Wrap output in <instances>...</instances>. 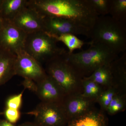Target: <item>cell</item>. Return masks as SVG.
Segmentation results:
<instances>
[{"label":"cell","mask_w":126,"mask_h":126,"mask_svg":"<svg viewBox=\"0 0 126 126\" xmlns=\"http://www.w3.org/2000/svg\"><path fill=\"white\" fill-rule=\"evenodd\" d=\"M43 16L65 18L92 30L99 16L90 0H29Z\"/></svg>","instance_id":"6da1fadb"},{"label":"cell","mask_w":126,"mask_h":126,"mask_svg":"<svg viewBox=\"0 0 126 126\" xmlns=\"http://www.w3.org/2000/svg\"><path fill=\"white\" fill-rule=\"evenodd\" d=\"M89 44L90 46L86 50L65 53L68 61L83 78L89 77L98 68L110 64L118 56V54L103 45Z\"/></svg>","instance_id":"7a4b0ae2"},{"label":"cell","mask_w":126,"mask_h":126,"mask_svg":"<svg viewBox=\"0 0 126 126\" xmlns=\"http://www.w3.org/2000/svg\"><path fill=\"white\" fill-rule=\"evenodd\" d=\"M89 43L105 46L119 54L126 49V23L110 16H98L92 29Z\"/></svg>","instance_id":"3957f363"},{"label":"cell","mask_w":126,"mask_h":126,"mask_svg":"<svg viewBox=\"0 0 126 126\" xmlns=\"http://www.w3.org/2000/svg\"><path fill=\"white\" fill-rule=\"evenodd\" d=\"M65 51L46 63V74L56 81L65 96L81 94L83 78L68 61Z\"/></svg>","instance_id":"277c9868"},{"label":"cell","mask_w":126,"mask_h":126,"mask_svg":"<svg viewBox=\"0 0 126 126\" xmlns=\"http://www.w3.org/2000/svg\"><path fill=\"white\" fill-rule=\"evenodd\" d=\"M58 41L45 31L27 34L24 50L40 63L49 61L63 54L65 50L60 48Z\"/></svg>","instance_id":"5b68a950"},{"label":"cell","mask_w":126,"mask_h":126,"mask_svg":"<svg viewBox=\"0 0 126 126\" xmlns=\"http://www.w3.org/2000/svg\"><path fill=\"white\" fill-rule=\"evenodd\" d=\"M28 114L38 126H65L68 119L62 103L41 102Z\"/></svg>","instance_id":"8992f818"},{"label":"cell","mask_w":126,"mask_h":126,"mask_svg":"<svg viewBox=\"0 0 126 126\" xmlns=\"http://www.w3.org/2000/svg\"><path fill=\"white\" fill-rule=\"evenodd\" d=\"M44 31L50 35L69 34L83 35L90 38L91 30L65 18L44 16Z\"/></svg>","instance_id":"52a82bcc"},{"label":"cell","mask_w":126,"mask_h":126,"mask_svg":"<svg viewBox=\"0 0 126 126\" xmlns=\"http://www.w3.org/2000/svg\"><path fill=\"white\" fill-rule=\"evenodd\" d=\"M3 20L0 30V47L16 55L24 50L27 34L11 21Z\"/></svg>","instance_id":"ba28073f"},{"label":"cell","mask_w":126,"mask_h":126,"mask_svg":"<svg viewBox=\"0 0 126 126\" xmlns=\"http://www.w3.org/2000/svg\"><path fill=\"white\" fill-rule=\"evenodd\" d=\"M16 75L29 79L37 82L47 74L40 63L24 50L16 55Z\"/></svg>","instance_id":"9c48e42d"},{"label":"cell","mask_w":126,"mask_h":126,"mask_svg":"<svg viewBox=\"0 0 126 126\" xmlns=\"http://www.w3.org/2000/svg\"><path fill=\"white\" fill-rule=\"evenodd\" d=\"M44 16L33 7L27 5L18 12L11 22L27 34L44 31Z\"/></svg>","instance_id":"30bf717a"},{"label":"cell","mask_w":126,"mask_h":126,"mask_svg":"<svg viewBox=\"0 0 126 126\" xmlns=\"http://www.w3.org/2000/svg\"><path fill=\"white\" fill-rule=\"evenodd\" d=\"M96 103L94 99L78 94L65 96L62 103L68 121L92 110Z\"/></svg>","instance_id":"8fae6325"},{"label":"cell","mask_w":126,"mask_h":126,"mask_svg":"<svg viewBox=\"0 0 126 126\" xmlns=\"http://www.w3.org/2000/svg\"><path fill=\"white\" fill-rule=\"evenodd\" d=\"M35 93L41 102L62 103L65 95L61 88L52 77L47 75L36 82Z\"/></svg>","instance_id":"7c38bea8"},{"label":"cell","mask_w":126,"mask_h":126,"mask_svg":"<svg viewBox=\"0 0 126 126\" xmlns=\"http://www.w3.org/2000/svg\"><path fill=\"white\" fill-rule=\"evenodd\" d=\"M112 78V87L118 94L126 95V54L110 64Z\"/></svg>","instance_id":"4fadbf2b"},{"label":"cell","mask_w":126,"mask_h":126,"mask_svg":"<svg viewBox=\"0 0 126 126\" xmlns=\"http://www.w3.org/2000/svg\"><path fill=\"white\" fill-rule=\"evenodd\" d=\"M105 112L94 108L80 116L68 121L65 126H108Z\"/></svg>","instance_id":"5bb4252c"},{"label":"cell","mask_w":126,"mask_h":126,"mask_svg":"<svg viewBox=\"0 0 126 126\" xmlns=\"http://www.w3.org/2000/svg\"><path fill=\"white\" fill-rule=\"evenodd\" d=\"M16 55L0 47V86L16 75Z\"/></svg>","instance_id":"9a60e30c"},{"label":"cell","mask_w":126,"mask_h":126,"mask_svg":"<svg viewBox=\"0 0 126 126\" xmlns=\"http://www.w3.org/2000/svg\"><path fill=\"white\" fill-rule=\"evenodd\" d=\"M27 0H0V18L11 21L23 7Z\"/></svg>","instance_id":"2e32d148"},{"label":"cell","mask_w":126,"mask_h":126,"mask_svg":"<svg viewBox=\"0 0 126 126\" xmlns=\"http://www.w3.org/2000/svg\"><path fill=\"white\" fill-rule=\"evenodd\" d=\"M110 64L98 68L90 76L86 78L97 84L104 89L112 87V78Z\"/></svg>","instance_id":"e0dca14e"},{"label":"cell","mask_w":126,"mask_h":126,"mask_svg":"<svg viewBox=\"0 0 126 126\" xmlns=\"http://www.w3.org/2000/svg\"><path fill=\"white\" fill-rule=\"evenodd\" d=\"M50 35L55 39L58 42L61 41L67 47L69 50L68 52L70 54L73 53L75 50L81 48L84 44L83 41L78 38L76 35L72 34Z\"/></svg>","instance_id":"ac0fdd59"},{"label":"cell","mask_w":126,"mask_h":126,"mask_svg":"<svg viewBox=\"0 0 126 126\" xmlns=\"http://www.w3.org/2000/svg\"><path fill=\"white\" fill-rule=\"evenodd\" d=\"M83 92L82 95L88 98L96 100L104 89L97 84L84 77L82 81Z\"/></svg>","instance_id":"d6986e66"},{"label":"cell","mask_w":126,"mask_h":126,"mask_svg":"<svg viewBox=\"0 0 126 126\" xmlns=\"http://www.w3.org/2000/svg\"><path fill=\"white\" fill-rule=\"evenodd\" d=\"M109 14L114 19L126 23V0H111Z\"/></svg>","instance_id":"ffe728a7"},{"label":"cell","mask_w":126,"mask_h":126,"mask_svg":"<svg viewBox=\"0 0 126 126\" xmlns=\"http://www.w3.org/2000/svg\"><path fill=\"white\" fill-rule=\"evenodd\" d=\"M126 108V95L117 94L113 97L106 112L109 115H113L124 111Z\"/></svg>","instance_id":"44dd1931"},{"label":"cell","mask_w":126,"mask_h":126,"mask_svg":"<svg viewBox=\"0 0 126 126\" xmlns=\"http://www.w3.org/2000/svg\"><path fill=\"white\" fill-rule=\"evenodd\" d=\"M118 94L117 92L112 87L104 89L96 100V102L99 104L101 110L106 112L113 97Z\"/></svg>","instance_id":"7402d4cb"},{"label":"cell","mask_w":126,"mask_h":126,"mask_svg":"<svg viewBox=\"0 0 126 126\" xmlns=\"http://www.w3.org/2000/svg\"><path fill=\"white\" fill-rule=\"evenodd\" d=\"M95 11L98 15H108L110 11L111 0H90Z\"/></svg>","instance_id":"603a6c76"},{"label":"cell","mask_w":126,"mask_h":126,"mask_svg":"<svg viewBox=\"0 0 126 126\" xmlns=\"http://www.w3.org/2000/svg\"><path fill=\"white\" fill-rule=\"evenodd\" d=\"M24 91L9 97L6 103V108L19 110L22 106Z\"/></svg>","instance_id":"cb8c5ba5"},{"label":"cell","mask_w":126,"mask_h":126,"mask_svg":"<svg viewBox=\"0 0 126 126\" xmlns=\"http://www.w3.org/2000/svg\"><path fill=\"white\" fill-rule=\"evenodd\" d=\"M21 113L19 110L6 108L4 112L5 117L6 120L14 124L18 121L21 117Z\"/></svg>","instance_id":"d4e9b609"},{"label":"cell","mask_w":126,"mask_h":126,"mask_svg":"<svg viewBox=\"0 0 126 126\" xmlns=\"http://www.w3.org/2000/svg\"><path fill=\"white\" fill-rule=\"evenodd\" d=\"M22 85L25 89H29L30 91L35 93L36 92V83L34 81L29 79H24V80L22 83Z\"/></svg>","instance_id":"484cf974"},{"label":"cell","mask_w":126,"mask_h":126,"mask_svg":"<svg viewBox=\"0 0 126 126\" xmlns=\"http://www.w3.org/2000/svg\"><path fill=\"white\" fill-rule=\"evenodd\" d=\"M0 126H16L7 120H2L0 121Z\"/></svg>","instance_id":"4316f807"},{"label":"cell","mask_w":126,"mask_h":126,"mask_svg":"<svg viewBox=\"0 0 126 126\" xmlns=\"http://www.w3.org/2000/svg\"><path fill=\"white\" fill-rule=\"evenodd\" d=\"M38 126L34 122H27L23 123L19 126Z\"/></svg>","instance_id":"83f0119b"},{"label":"cell","mask_w":126,"mask_h":126,"mask_svg":"<svg viewBox=\"0 0 126 126\" xmlns=\"http://www.w3.org/2000/svg\"><path fill=\"white\" fill-rule=\"evenodd\" d=\"M3 19H1V18H0V30L1 27H2V24H3Z\"/></svg>","instance_id":"f1b7e54d"}]
</instances>
